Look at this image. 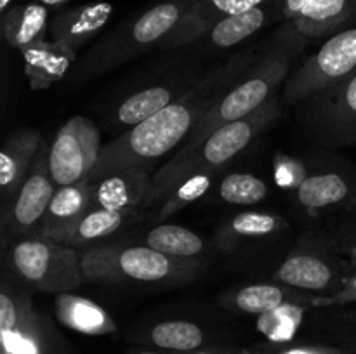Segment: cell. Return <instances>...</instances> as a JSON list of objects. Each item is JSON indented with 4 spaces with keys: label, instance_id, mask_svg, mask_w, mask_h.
I'll use <instances>...</instances> for the list:
<instances>
[{
    "label": "cell",
    "instance_id": "obj_37",
    "mask_svg": "<svg viewBox=\"0 0 356 354\" xmlns=\"http://www.w3.org/2000/svg\"><path fill=\"white\" fill-rule=\"evenodd\" d=\"M10 2H13V0H0V10H2V12H6V10L9 9Z\"/></svg>",
    "mask_w": 356,
    "mask_h": 354
},
{
    "label": "cell",
    "instance_id": "obj_21",
    "mask_svg": "<svg viewBox=\"0 0 356 354\" xmlns=\"http://www.w3.org/2000/svg\"><path fill=\"white\" fill-rule=\"evenodd\" d=\"M146 245L172 259H190L204 250V239L183 226L162 224L148 233Z\"/></svg>",
    "mask_w": 356,
    "mask_h": 354
},
{
    "label": "cell",
    "instance_id": "obj_30",
    "mask_svg": "<svg viewBox=\"0 0 356 354\" xmlns=\"http://www.w3.org/2000/svg\"><path fill=\"white\" fill-rule=\"evenodd\" d=\"M2 335V354H42L40 339L30 314L24 316L21 325Z\"/></svg>",
    "mask_w": 356,
    "mask_h": 354
},
{
    "label": "cell",
    "instance_id": "obj_20",
    "mask_svg": "<svg viewBox=\"0 0 356 354\" xmlns=\"http://www.w3.org/2000/svg\"><path fill=\"white\" fill-rule=\"evenodd\" d=\"M40 144L35 132L13 134L0 151V184L3 191H10L23 179L31 156Z\"/></svg>",
    "mask_w": 356,
    "mask_h": 354
},
{
    "label": "cell",
    "instance_id": "obj_7",
    "mask_svg": "<svg viewBox=\"0 0 356 354\" xmlns=\"http://www.w3.org/2000/svg\"><path fill=\"white\" fill-rule=\"evenodd\" d=\"M356 73V28L330 37L289 82L287 99H301L339 85Z\"/></svg>",
    "mask_w": 356,
    "mask_h": 354
},
{
    "label": "cell",
    "instance_id": "obj_39",
    "mask_svg": "<svg viewBox=\"0 0 356 354\" xmlns=\"http://www.w3.org/2000/svg\"><path fill=\"white\" fill-rule=\"evenodd\" d=\"M195 354H219V353H212V351H198V353Z\"/></svg>",
    "mask_w": 356,
    "mask_h": 354
},
{
    "label": "cell",
    "instance_id": "obj_19",
    "mask_svg": "<svg viewBox=\"0 0 356 354\" xmlns=\"http://www.w3.org/2000/svg\"><path fill=\"white\" fill-rule=\"evenodd\" d=\"M273 2L275 0H271V2L263 3V6L247 10V12L233 14V16H226L216 21L207 33L211 44L226 49L252 37L257 30H261L266 24L268 6Z\"/></svg>",
    "mask_w": 356,
    "mask_h": 354
},
{
    "label": "cell",
    "instance_id": "obj_6",
    "mask_svg": "<svg viewBox=\"0 0 356 354\" xmlns=\"http://www.w3.org/2000/svg\"><path fill=\"white\" fill-rule=\"evenodd\" d=\"M101 146L99 128L92 120L73 117L66 121L56 135L47 156V169L56 186L83 183L90 177Z\"/></svg>",
    "mask_w": 356,
    "mask_h": 354
},
{
    "label": "cell",
    "instance_id": "obj_24",
    "mask_svg": "<svg viewBox=\"0 0 356 354\" xmlns=\"http://www.w3.org/2000/svg\"><path fill=\"white\" fill-rule=\"evenodd\" d=\"M170 101H172V92L165 87H149V89L139 90L120 104L117 113L118 120L122 125L134 127L172 104Z\"/></svg>",
    "mask_w": 356,
    "mask_h": 354
},
{
    "label": "cell",
    "instance_id": "obj_12",
    "mask_svg": "<svg viewBox=\"0 0 356 354\" xmlns=\"http://www.w3.org/2000/svg\"><path fill=\"white\" fill-rule=\"evenodd\" d=\"M21 54L31 89H47L59 82L75 59V51L56 40L35 42L21 49Z\"/></svg>",
    "mask_w": 356,
    "mask_h": 354
},
{
    "label": "cell",
    "instance_id": "obj_26",
    "mask_svg": "<svg viewBox=\"0 0 356 354\" xmlns=\"http://www.w3.org/2000/svg\"><path fill=\"white\" fill-rule=\"evenodd\" d=\"M268 194V186L252 174H229L219 186V196L229 205H256Z\"/></svg>",
    "mask_w": 356,
    "mask_h": 354
},
{
    "label": "cell",
    "instance_id": "obj_34",
    "mask_svg": "<svg viewBox=\"0 0 356 354\" xmlns=\"http://www.w3.org/2000/svg\"><path fill=\"white\" fill-rule=\"evenodd\" d=\"M257 354H351L346 351L332 349V347H287V349L275 351V353H257Z\"/></svg>",
    "mask_w": 356,
    "mask_h": 354
},
{
    "label": "cell",
    "instance_id": "obj_16",
    "mask_svg": "<svg viewBox=\"0 0 356 354\" xmlns=\"http://www.w3.org/2000/svg\"><path fill=\"white\" fill-rule=\"evenodd\" d=\"M58 318L68 328L87 335H104L117 330L113 319L101 305L89 298L76 297L72 294L58 295Z\"/></svg>",
    "mask_w": 356,
    "mask_h": 354
},
{
    "label": "cell",
    "instance_id": "obj_11",
    "mask_svg": "<svg viewBox=\"0 0 356 354\" xmlns=\"http://www.w3.org/2000/svg\"><path fill=\"white\" fill-rule=\"evenodd\" d=\"M111 14L113 6L110 2H92L66 9L52 19L51 33L56 42L75 51L103 30Z\"/></svg>",
    "mask_w": 356,
    "mask_h": 354
},
{
    "label": "cell",
    "instance_id": "obj_25",
    "mask_svg": "<svg viewBox=\"0 0 356 354\" xmlns=\"http://www.w3.org/2000/svg\"><path fill=\"white\" fill-rule=\"evenodd\" d=\"M155 346L169 351H195L204 344V332L198 325L183 319L162 321L149 332Z\"/></svg>",
    "mask_w": 356,
    "mask_h": 354
},
{
    "label": "cell",
    "instance_id": "obj_27",
    "mask_svg": "<svg viewBox=\"0 0 356 354\" xmlns=\"http://www.w3.org/2000/svg\"><path fill=\"white\" fill-rule=\"evenodd\" d=\"M284 290L275 285H250L235 295L236 309L249 314H266L285 304Z\"/></svg>",
    "mask_w": 356,
    "mask_h": 354
},
{
    "label": "cell",
    "instance_id": "obj_2",
    "mask_svg": "<svg viewBox=\"0 0 356 354\" xmlns=\"http://www.w3.org/2000/svg\"><path fill=\"white\" fill-rule=\"evenodd\" d=\"M270 104L261 108L250 117L243 120L232 121L209 135L198 148L188 153H177L165 167L155 174L152 179L148 198L145 205H152L153 201L165 196L177 183L197 172H214L218 167L225 165L229 160L235 158L250 144L257 132L270 120Z\"/></svg>",
    "mask_w": 356,
    "mask_h": 354
},
{
    "label": "cell",
    "instance_id": "obj_10",
    "mask_svg": "<svg viewBox=\"0 0 356 354\" xmlns=\"http://www.w3.org/2000/svg\"><path fill=\"white\" fill-rule=\"evenodd\" d=\"M195 0H165L141 16L129 28L127 42L134 47H148L167 37H174L190 14Z\"/></svg>",
    "mask_w": 356,
    "mask_h": 354
},
{
    "label": "cell",
    "instance_id": "obj_1",
    "mask_svg": "<svg viewBox=\"0 0 356 354\" xmlns=\"http://www.w3.org/2000/svg\"><path fill=\"white\" fill-rule=\"evenodd\" d=\"M198 111V104L172 103L155 117L134 125L104 146L87 180L90 183L113 172L149 174L163 156L190 137L202 118Z\"/></svg>",
    "mask_w": 356,
    "mask_h": 354
},
{
    "label": "cell",
    "instance_id": "obj_38",
    "mask_svg": "<svg viewBox=\"0 0 356 354\" xmlns=\"http://www.w3.org/2000/svg\"><path fill=\"white\" fill-rule=\"evenodd\" d=\"M132 354H156V353H152V351H138V353H132Z\"/></svg>",
    "mask_w": 356,
    "mask_h": 354
},
{
    "label": "cell",
    "instance_id": "obj_22",
    "mask_svg": "<svg viewBox=\"0 0 356 354\" xmlns=\"http://www.w3.org/2000/svg\"><path fill=\"white\" fill-rule=\"evenodd\" d=\"M350 194V186L339 174H316L298 186V198L305 207L323 208L341 203Z\"/></svg>",
    "mask_w": 356,
    "mask_h": 354
},
{
    "label": "cell",
    "instance_id": "obj_32",
    "mask_svg": "<svg viewBox=\"0 0 356 354\" xmlns=\"http://www.w3.org/2000/svg\"><path fill=\"white\" fill-rule=\"evenodd\" d=\"M278 228V217L259 212L238 214L232 222V233L238 236H264Z\"/></svg>",
    "mask_w": 356,
    "mask_h": 354
},
{
    "label": "cell",
    "instance_id": "obj_29",
    "mask_svg": "<svg viewBox=\"0 0 356 354\" xmlns=\"http://www.w3.org/2000/svg\"><path fill=\"white\" fill-rule=\"evenodd\" d=\"M212 174L214 172H197L177 183L169 193L165 194L167 201L162 207V215H169L179 210L184 205L198 200L212 184Z\"/></svg>",
    "mask_w": 356,
    "mask_h": 354
},
{
    "label": "cell",
    "instance_id": "obj_18",
    "mask_svg": "<svg viewBox=\"0 0 356 354\" xmlns=\"http://www.w3.org/2000/svg\"><path fill=\"white\" fill-rule=\"evenodd\" d=\"M275 278L282 283L289 285V287L318 292L329 288L336 274L323 259L302 253V255L289 257L278 267Z\"/></svg>",
    "mask_w": 356,
    "mask_h": 354
},
{
    "label": "cell",
    "instance_id": "obj_13",
    "mask_svg": "<svg viewBox=\"0 0 356 354\" xmlns=\"http://www.w3.org/2000/svg\"><path fill=\"white\" fill-rule=\"evenodd\" d=\"M54 186L51 174H45L42 169L35 170L30 177L23 180L17 191L16 201H14L13 215H10L13 226L17 231H26L45 217L56 193Z\"/></svg>",
    "mask_w": 356,
    "mask_h": 354
},
{
    "label": "cell",
    "instance_id": "obj_8",
    "mask_svg": "<svg viewBox=\"0 0 356 354\" xmlns=\"http://www.w3.org/2000/svg\"><path fill=\"white\" fill-rule=\"evenodd\" d=\"M90 208L94 207L92 186L89 180L56 186V193L42 224V235L51 236L58 243H65Z\"/></svg>",
    "mask_w": 356,
    "mask_h": 354
},
{
    "label": "cell",
    "instance_id": "obj_14",
    "mask_svg": "<svg viewBox=\"0 0 356 354\" xmlns=\"http://www.w3.org/2000/svg\"><path fill=\"white\" fill-rule=\"evenodd\" d=\"M268 2L271 0H195L190 14L172 37V42L181 44V42L191 40L209 31V26H212L221 17L247 12Z\"/></svg>",
    "mask_w": 356,
    "mask_h": 354
},
{
    "label": "cell",
    "instance_id": "obj_23",
    "mask_svg": "<svg viewBox=\"0 0 356 354\" xmlns=\"http://www.w3.org/2000/svg\"><path fill=\"white\" fill-rule=\"evenodd\" d=\"M124 212H111L104 208H90L86 217L79 222L72 235L66 238L63 245L68 246H86L90 243L111 236L124 224Z\"/></svg>",
    "mask_w": 356,
    "mask_h": 354
},
{
    "label": "cell",
    "instance_id": "obj_15",
    "mask_svg": "<svg viewBox=\"0 0 356 354\" xmlns=\"http://www.w3.org/2000/svg\"><path fill=\"white\" fill-rule=\"evenodd\" d=\"M355 7L356 0H312L292 17V28L302 37H318L346 23Z\"/></svg>",
    "mask_w": 356,
    "mask_h": 354
},
{
    "label": "cell",
    "instance_id": "obj_36",
    "mask_svg": "<svg viewBox=\"0 0 356 354\" xmlns=\"http://www.w3.org/2000/svg\"><path fill=\"white\" fill-rule=\"evenodd\" d=\"M40 3H44L45 7H56V6H61V3L68 2V0H38Z\"/></svg>",
    "mask_w": 356,
    "mask_h": 354
},
{
    "label": "cell",
    "instance_id": "obj_31",
    "mask_svg": "<svg viewBox=\"0 0 356 354\" xmlns=\"http://www.w3.org/2000/svg\"><path fill=\"white\" fill-rule=\"evenodd\" d=\"M334 120L343 128H356V73L339 83L334 96Z\"/></svg>",
    "mask_w": 356,
    "mask_h": 354
},
{
    "label": "cell",
    "instance_id": "obj_4",
    "mask_svg": "<svg viewBox=\"0 0 356 354\" xmlns=\"http://www.w3.org/2000/svg\"><path fill=\"white\" fill-rule=\"evenodd\" d=\"M285 73H287V54L280 51L277 56L270 58L264 68L257 69L256 75L235 87L212 110L202 115L181 153L193 151L219 127L243 120L266 106L268 99L278 87L280 80H284Z\"/></svg>",
    "mask_w": 356,
    "mask_h": 354
},
{
    "label": "cell",
    "instance_id": "obj_35",
    "mask_svg": "<svg viewBox=\"0 0 356 354\" xmlns=\"http://www.w3.org/2000/svg\"><path fill=\"white\" fill-rule=\"evenodd\" d=\"M312 0H282V16L292 19Z\"/></svg>",
    "mask_w": 356,
    "mask_h": 354
},
{
    "label": "cell",
    "instance_id": "obj_3",
    "mask_svg": "<svg viewBox=\"0 0 356 354\" xmlns=\"http://www.w3.org/2000/svg\"><path fill=\"white\" fill-rule=\"evenodd\" d=\"M10 264L38 290L70 294L86 281L79 253L47 235L19 239L10 250Z\"/></svg>",
    "mask_w": 356,
    "mask_h": 354
},
{
    "label": "cell",
    "instance_id": "obj_33",
    "mask_svg": "<svg viewBox=\"0 0 356 354\" xmlns=\"http://www.w3.org/2000/svg\"><path fill=\"white\" fill-rule=\"evenodd\" d=\"M28 312L19 309L14 297H10L7 292L0 294V332H9L17 328Z\"/></svg>",
    "mask_w": 356,
    "mask_h": 354
},
{
    "label": "cell",
    "instance_id": "obj_17",
    "mask_svg": "<svg viewBox=\"0 0 356 354\" xmlns=\"http://www.w3.org/2000/svg\"><path fill=\"white\" fill-rule=\"evenodd\" d=\"M47 28V7L44 3H21L2 12V31L9 45L28 47L44 40Z\"/></svg>",
    "mask_w": 356,
    "mask_h": 354
},
{
    "label": "cell",
    "instance_id": "obj_9",
    "mask_svg": "<svg viewBox=\"0 0 356 354\" xmlns=\"http://www.w3.org/2000/svg\"><path fill=\"white\" fill-rule=\"evenodd\" d=\"M92 207L111 212H127L145 205L152 187L148 172H113L101 179L90 180Z\"/></svg>",
    "mask_w": 356,
    "mask_h": 354
},
{
    "label": "cell",
    "instance_id": "obj_28",
    "mask_svg": "<svg viewBox=\"0 0 356 354\" xmlns=\"http://www.w3.org/2000/svg\"><path fill=\"white\" fill-rule=\"evenodd\" d=\"M301 316L302 309L284 304L275 309V311L261 314L259 321H257V328L268 339L275 340V342H284V340H291L294 337L296 330L301 323Z\"/></svg>",
    "mask_w": 356,
    "mask_h": 354
},
{
    "label": "cell",
    "instance_id": "obj_5",
    "mask_svg": "<svg viewBox=\"0 0 356 354\" xmlns=\"http://www.w3.org/2000/svg\"><path fill=\"white\" fill-rule=\"evenodd\" d=\"M86 280L118 283L143 281L155 283L169 278L176 269L174 259L152 246H92L80 255Z\"/></svg>",
    "mask_w": 356,
    "mask_h": 354
}]
</instances>
